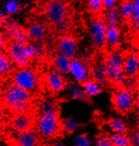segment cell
<instances>
[{"instance_id": "cell-5", "label": "cell", "mask_w": 139, "mask_h": 146, "mask_svg": "<svg viewBox=\"0 0 139 146\" xmlns=\"http://www.w3.org/2000/svg\"><path fill=\"white\" fill-rule=\"evenodd\" d=\"M9 80L33 95L38 92L41 86V79L32 66L15 68Z\"/></svg>"}, {"instance_id": "cell-23", "label": "cell", "mask_w": 139, "mask_h": 146, "mask_svg": "<svg viewBox=\"0 0 139 146\" xmlns=\"http://www.w3.org/2000/svg\"><path fill=\"white\" fill-rule=\"evenodd\" d=\"M107 125L112 133H126L128 131V125L121 116L111 117Z\"/></svg>"}, {"instance_id": "cell-6", "label": "cell", "mask_w": 139, "mask_h": 146, "mask_svg": "<svg viewBox=\"0 0 139 146\" xmlns=\"http://www.w3.org/2000/svg\"><path fill=\"white\" fill-rule=\"evenodd\" d=\"M135 92L130 91L124 86L117 87L112 93L111 103L114 110L121 115H127L134 110Z\"/></svg>"}, {"instance_id": "cell-13", "label": "cell", "mask_w": 139, "mask_h": 146, "mask_svg": "<svg viewBox=\"0 0 139 146\" xmlns=\"http://www.w3.org/2000/svg\"><path fill=\"white\" fill-rule=\"evenodd\" d=\"M123 71L126 78H137L139 75V56L129 53L125 56Z\"/></svg>"}, {"instance_id": "cell-45", "label": "cell", "mask_w": 139, "mask_h": 146, "mask_svg": "<svg viewBox=\"0 0 139 146\" xmlns=\"http://www.w3.org/2000/svg\"><path fill=\"white\" fill-rule=\"evenodd\" d=\"M2 127L0 126V139H3V135H4V133H3V132L2 131V128H1Z\"/></svg>"}, {"instance_id": "cell-31", "label": "cell", "mask_w": 139, "mask_h": 146, "mask_svg": "<svg viewBox=\"0 0 139 146\" xmlns=\"http://www.w3.org/2000/svg\"><path fill=\"white\" fill-rule=\"evenodd\" d=\"M54 27H55V31L57 33H60V34L63 35V34H66V33L69 29V27H70V21L68 19V20H66V21H62V22L54 26Z\"/></svg>"}, {"instance_id": "cell-18", "label": "cell", "mask_w": 139, "mask_h": 146, "mask_svg": "<svg viewBox=\"0 0 139 146\" xmlns=\"http://www.w3.org/2000/svg\"><path fill=\"white\" fill-rule=\"evenodd\" d=\"M65 92L67 98L69 100H75L79 102H87L89 100V98L86 96L81 85H79L75 82L68 83Z\"/></svg>"}, {"instance_id": "cell-30", "label": "cell", "mask_w": 139, "mask_h": 146, "mask_svg": "<svg viewBox=\"0 0 139 146\" xmlns=\"http://www.w3.org/2000/svg\"><path fill=\"white\" fill-rule=\"evenodd\" d=\"M20 9V3L16 0H8L4 5V12L7 15H13L19 11Z\"/></svg>"}, {"instance_id": "cell-27", "label": "cell", "mask_w": 139, "mask_h": 146, "mask_svg": "<svg viewBox=\"0 0 139 146\" xmlns=\"http://www.w3.org/2000/svg\"><path fill=\"white\" fill-rule=\"evenodd\" d=\"M109 137L114 146H132L130 135L126 133H111Z\"/></svg>"}, {"instance_id": "cell-40", "label": "cell", "mask_w": 139, "mask_h": 146, "mask_svg": "<svg viewBox=\"0 0 139 146\" xmlns=\"http://www.w3.org/2000/svg\"><path fill=\"white\" fill-rule=\"evenodd\" d=\"M134 110L139 114V93L136 94L135 97V104H134Z\"/></svg>"}, {"instance_id": "cell-9", "label": "cell", "mask_w": 139, "mask_h": 146, "mask_svg": "<svg viewBox=\"0 0 139 146\" xmlns=\"http://www.w3.org/2000/svg\"><path fill=\"white\" fill-rule=\"evenodd\" d=\"M44 15L46 20L56 26L68 19V5L64 0H48L44 5Z\"/></svg>"}, {"instance_id": "cell-33", "label": "cell", "mask_w": 139, "mask_h": 146, "mask_svg": "<svg viewBox=\"0 0 139 146\" xmlns=\"http://www.w3.org/2000/svg\"><path fill=\"white\" fill-rule=\"evenodd\" d=\"M135 5V11L132 19V24L135 28H139V0H132Z\"/></svg>"}, {"instance_id": "cell-37", "label": "cell", "mask_w": 139, "mask_h": 146, "mask_svg": "<svg viewBox=\"0 0 139 146\" xmlns=\"http://www.w3.org/2000/svg\"><path fill=\"white\" fill-rule=\"evenodd\" d=\"M132 146H139V129L133 131L130 134Z\"/></svg>"}, {"instance_id": "cell-24", "label": "cell", "mask_w": 139, "mask_h": 146, "mask_svg": "<svg viewBox=\"0 0 139 146\" xmlns=\"http://www.w3.org/2000/svg\"><path fill=\"white\" fill-rule=\"evenodd\" d=\"M118 9L122 20L132 21L135 11V5L132 0H124L121 2Z\"/></svg>"}, {"instance_id": "cell-11", "label": "cell", "mask_w": 139, "mask_h": 146, "mask_svg": "<svg viewBox=\"0 0 139 146\" xmlns=\"http://www.w3.org/2000/svg\"><path fill=\"white\" fill-rule=\"evenodd\" d=\"M73 82L82 85L91 79V70L88 62L80 57H74L70 60L69 74Z\"/></svg>"}, {"instance_id": "cell-28", "label": "cell", "mask_w": 139, "mask_h": 146, "mask_svg": "<svg viewBox=\"0 0 139 146\" xmlns=\"http://www.w3.org/2000/svg\"><path fill=\"white\" fill-rule=\"evenodd\" d=\"M73 146H93V142L91 137L85 133L76 134L73 139Z\"/></svg>"}, {"instance_id": "cell-34", "label": "cell", "mask_w": 139, "mask_h": 146, "mask_svg": "<svg viewBox=\"0 0 139 146\" xmlns=\"http://www.w3.org/2000/svg\"><path fill=\"white\" fill-rule=\"evenodd\" d=\"M123 86L130 91L135 92L137 90V79L136 78H126Z\"/></svg>"}, {"instance_id": "cell-20", "label": "cell", "mask_w": 139, "mask_h": 146, "mask_svg": "<svg viewBox=\"0 0 139 146\" xmlns=\"http://www.w3.org/2000/svg\"><path fill=\"white\" fill-rule=\"evenodd\" d=\"M52 68L54 70L58 72L59 74H62L63 76H67L69 74V65H70V59L63 56L62 55L56 54L54 56L51 61Z\"/></svg>"}, {"instance_id": "cell-16", "label": "cell", "mask_w": 139, "mask_h": 146, "mask_svg": "<svg viewBox=\"0 0 139 146\" xmlns=\"http://www.w3.org/2000/svg\"><path fill=\"white\" fill-rule=\"evenodd\" d=\"M122 42V33L119 27H108L106 33L105 46L110 50L117 49Z\"/></svg>"}, {"instance_id": "cell-19", "label": "cell", "mask_w": 139, "mask_h": 146, "mask_svg": "<svg viewBox=\"0 0 139 146\" xmlns=\"http://www.w3.org/2000/svg\"><path fill=\"white\" fill-rule=\"evenodd\" d=\"M90 70H91V79L94 80L95 81L98 82L103 86L109 83L103 62H94L90 67Z\"/></svg>"}, {"instance_id": "cell-41", "label": "cell", "mask_w": 139, "mask_h": 146, "mask_svg": "<svg viewBox=\"0 0 139 146\" xmlns=\"http://www.w3.org/2000/svg\"><path fill=\"white\" fill-rule=\"evenodd\" d=\"M133 121H134V125H135V127H138V128L139 129V114H138V115L134 117Z\"/></svg>"}, {"instance_id": "cell-1", "label": "cell", "mask_w": 139, "mask_h": 146, "mask_svg": "<svg viewBox=\"0 0 139 146\" xmlns=\"http://www.w3.org/2000/svg\"><path fill=\"white\" fill-rule=\"evenodd\" d=\"M38 117L35 129L40 138L52 140L62 135V119L58 103L52 98H45L38 106Z\"/></svg>"}, {"instance_id": "cell-25", "label": "cell", "mask_w": 139, "mask_h": 146, "mask_svg": "<svg viewBox=\"0 0 139 146\" xmlns=\"http://www.w3.org/2000/svg\"><path fill=\"white\" fill-rule=\"evenodd\" d=\"M103 21L106 23L108 27H118V25L120 21V19H121L118 8L109 9V10H106L103 14Z\"/></svg>"}, {"instance_id": "cell-14", "label": "cell", "mask_w": 139, "mask_h": 146, "mask_svg": "<svg viewBox=\"0 0 139 146\" xmlns=\"http://www.w3.org/2000/svg\"><path fill=\"white\" fill-rule=\"evenodd\" d=\"M15 139L20 146H42V139L36 129H31L22 133H17Z\"/></svg>"}, {"instance_id": "cell-39", "label": "cell", "mask_w": 139, "mask_h": 146, "mask_svg": "<svg viewBox=\"0 0 139 146\" xmlns=\"http://www.w3.org/2000/svg\"><path fill=\"white\" fill-rule=\"evenodd\" d=\"M5 119V111L3 110V108L0 106V126L2 127Z\"/></svg>"}, {"instance_id": "cell-15", "label": "cell", "mask_w": 139, "mask_h": 146, "mask_svg": "<svg viewBox=\"0 0 139 146\" xmlns=\"http://www.w3.org/2000/svg\"><path fill=\"white\" fill-rule=\"evenodd\" d=\"M26 33L29 40L40 43L47 37L48 30L44 24L40 22H33L27 27Z\"/></svg>"}, {"instance_id": "cell-36", "label": "cell", "mask_w": 139, "mask_h": 146, "mask_svg": "<svg viewBox=\"0 0 139 146\" xmlns=\"http://www.w3.org/2000/svg\"><path fill=\"white\" fill-rule=\"evenodd\" d=\"M3 139L5 141L6 145L8 146H20L19 145V144L17 143L16 139H15V137H13V136H10V135L4 134Z\"/></svg>"}, {"instance_id": "cell-8", "label": "cell", "mask_w": 139, "mask_h": 146, "mask_svg": "<svg viewBox=\"0 0 139 146\" xmlns=\"http://www.w3.org/2000/svg\"><path fill=\"white\" fill-rule=\"evenodd\" d=\"M108 27L102 17H93L87 24V33L91 44L97 50L105 47Z\"/></svg>"}, {"instance_id": "cell-12", "label": "cell", "mask_w": 139, "mask_h": 146, "mask_svg": "<svg viewBox=\"0 0 139 146\" xmlns=\"http://www.w3.org/2000/svg\"><path fill=\"white\" fill-rule=\"evenodd\" d=\"M56 54L66 56L68 59H73L77 56L79 51V44L77 38L71 34L62 35L56 45Z\"/></svg>"}, {"instance_id": "cell-7", "label": "cell", "mask_w": 139, "mask_h": 146, "mask_svg": "<svg viewBox=\"0 0 139 146\" xmlns=\"http://www.w3.org/2000/svg\"><path fill=\"white\" fill-rule=\"evenodd\" d=\"M38 114V108L32 110L9 114L7 120L8 124L15 133H22L35 128Z\"/></svg>"}, {"instance_id": "cell-38", "label": "cell", "mask_w": 139, "mask_h": 146, "mask_svg": "<svg viewBox=\"0 0 139 146\" xmlns=\"http://www.w3.org/2000/svg\"><path fill=\"white\" fill-rule=\"evenodd\" d=\"M6 44H7V41H6L5 36L0 32V51L2 50H4Z\"/></svg>"}, {"instance_id": "cell-17", "label": "cell", "mask_w": 139, "mask_h": 146, "mask_svg": "<svg viewBox=\"0 0 139 146\" xmlns=\"http://www.w3.org/2000/svg\"><path fill=\"white\" fill-rule=\"evenodd\" d=\"M15 69L9 56L5 51H0V82L10 79L11 74Z\"/></svg>"}, {"instance_id": "cell-43", "label": "cell", "mask_w": 139, "mask_h": 146, "mask_svg": "<svg viewBox=\"0 0 139 146\" xmlns=\"http://www.w3.org/2000/svg\"><path fill=\"white\" fill-rule=\"evenodd\" d=\"M5 18V16H4V14H3V12L2 11V10H0V24H1V22L3 21V19Z\"/></svg>"}, {"instance_id": "cell-21", "label": "cell", "mask_w": 139, "mask_h": 146, "mask_svg": "<svg viewBox=\"0 0 139 146\" xmlns=\"http://www.w3.org/2000/svg\"><path fill=\"white\" fill-rule=\"evenodd\" d=\"M81 86L89 99L99 97L103 92V86L92 79H90L87 81L84 82Z\"/></svg>"}, {"instance_id": "cell-32", "label": "cell", "mask_w": 139, "mask_h": 146, "mask_svg": "<svg viewBox=\"0 0 139 146\" xmlns=\"http://www.w3.org/2000/svg\"><path fill=\"white\" fill-rule=\"evenodd\" d=\"M93 146H114L112 145L109 137L105 135L98 136L93 142Z\"/></svg>"}, {"instance_id": "cell-35", "label": "cell", "mask_w": 139, "mask_h": 146, "mask_svg": "<svg viewBox=\"0 0 139 146\" xmlns=\"http://www.w3.org/2000/svg\"><path fill=\"white\" fill-rule=\"evenodd\" d=\"M119 4V0H103V9L109 10L116 9Z\"/></svg>"}, {"instance_id": "cell-26", "label": "cell", "mask_w": 139, "mask_h": 146, "mask_svg": "<svg viewBox=\"0 0 139 146\" xmlns=\"http://www.w3.org/2000/svg\"><path fill=\"white\" fill-rule=\"evenodd\" d=\"M79 121L75 116L70 115L62 119L63 133L67 134H72L75 133L79 129Z\"/></svg>"}, {"instance_id": "cell-42", "label": "cell", "mask_w": 139, "mask_h": 146, "mask_svg": "<svg viewBox=\"0 0 139 146\" xmlns=\"http://www.w3.org/2000/svg\"><path fill=\"white\" fill-rule=\"evenodd\" d=\"M44 146H65L62 143H61V142H55V143H53V144H51V145H44Z\"/></svg>"}, {"instance_id": "cell-4", "label": "cell", "mask_w": 139, "mask_h": 146, "mask_svg": "<svg viewBox=\"0 0 139 146\" xmlns=\"http://www.w3.org/2000/svg\"><path fill=\"white\" fill-rule=\"evenodd\" d=\"M124 60L125 55L118 49H115L110 50L103 61L109 82L117 87L123 86L126 79L123 71Z\"/></svg>"}, {"instance_id": "cell-22", "label": "cell", "mask_w": 139, "mask_h": 146, "mask_svg": "<svg viewBox=\"0 0 139 146\" xmlns=\"http://www.w3.org/2000/svg\"><path fill=\"white\" fill-rule=\"evenodd\" d=\"M7 37L9 38V41H14L21 44H28V35L26 30L22 28L20 25L8 32H5Z\"/></svg>"}, {"instance_id": "cell-29", "label": "cell", "mask_w": 139, "mask_h": 146, "mask_svg": "<svg viewBox=\"0 0 139 146\" xmlns=\"http://www.w3.org/2000/svg\"><path fill=\"white\" fill-rule=\"evenodd\" d=\"M86 9L92 14H99L103 10V0H85Z\"/></svg>"}, {"instance_id": "cell-10", "label": "cell", "mask_w": 139, "mask_h": 146, "mask_svg": "<svg viewBox=\"0 0 139 146\" xmlns=\"http://www.w3.org/2000/svg\"><path fill=\"white\" fill-rule=\"evenodd\" d=\"M41 83L48 92L52 95H57L65 92L68 82L65 76L52 68L44 74Z\"/></svg>"}, {"instance_id": "cell-44", "label": "cell", "mask_w": 139, "mask_h": 146, "mask_svg": "<svg viewBox=\"0 0 139 146\" xmlns=\"http://www.w3.org/2000/svg\"><path fill=\"white\" fill-rule=\"evenodd\" d=\"M136 79H137V91L139 93V75H138V77Z\"/></svg>"}, {"instance_id": "cell-3", "label": "cell", "mask_w": 139, "mask_h": 146, "mask_svg": "<svg viewBox=\"0 0 139 146\" xmlns=\"http://www.w3.org/2000/svg\"><path fill=\"white\" fill-rule=\"evenodd\" d=\"M4 50L15 68L30 67L33 61L39 57L38 45L32 43L21 44L14 41H9L5 45Z\"/></svg>"}, {"instance_id": "cell-2", "label": "cell", "mask_w": 139, "mask_h": 146, "mask_svg": "<svg viewBox=\"0 0 139 146\" xmlns=\"http://www.w3.org/2000/svg\"><path fill=\"white\" fill-rule=\"evenodd\" d=\"M34 97L35 95L9 80L0 92V106L9 115L32 110L36 109Z\"/></svg>"}]
</instances>
